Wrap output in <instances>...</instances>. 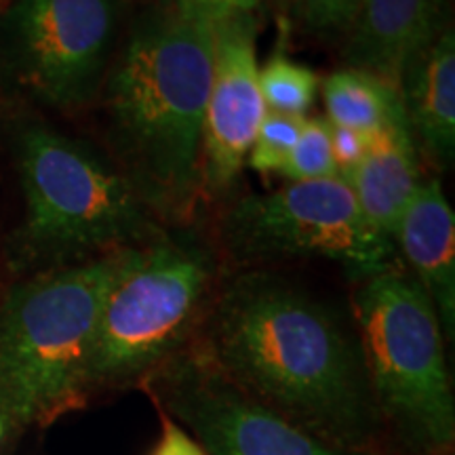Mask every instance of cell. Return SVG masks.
<instances>
[{"label": "cell", "mask_w": 455, "mask_h": 455, "mask_svg": "<svg viewBox=\"0 0 455 455\" xmlns=\"http://www.w3.org/2000/svg\"><path fill=\"white\" fill-rule=\"evenodd\" d=\"M190 346L315 439L348 455H388L355 325L291 278L224 272Z\"/></svg>", "instance_id": "cell-1"}, {"label": "cell", "mask_w": 455, "mask_h": 455, "mask_svg": "<svg viewBox=\"0 0 455 455\" xmlns=\"http://www.w3.org/2000/svg\"><path fill=\"white\" fill-rule=\"evenodd\" d=\"M213 78V26L173 3L123 34L98 100L108 156L163 224H192Z\"/></svg>", "instance_id": "cell-2"}, {"label": "cell", "mask_w": 455, "mask_h": 455, "mask_svg": "<svg viewBox=\"0 0 455 455\" xmlns=\"http://www.w3.org/2000/svg\"><path fill=\"white\" fill-rule=\"evenodd\" d=\"M13 161L24 218L7 261L26 278L138 247L164 226L106 152L41 121L17 124Z\"/></svg>", "instance_id": "cell-3"}, {"label": "cell", "mask_w": 455, "mask_h": 455, "mask_svg": "<svg viewBox=\"0 0 455 455\" xmlns=\"http://www.w3.org/2000/svg\"><path fill=\"white\" fill-rule=\"evenodd\" d=\"M131 249V247H129ZM127 249L41 272L0 299V419L47 426L89 401L95 327Z\"/></svg>", "instance_id": "cell-4"}, {"label": "cell", "mask_w": 455, "mask_h": 455, "mask_svg": "<svg viewBox=\"0 0 455 455\" xmlns=\"http://www.w3.org/2000/svg\"><path fill=\"white\" fill-rule=\"evenodd\" d=\"M192 224L164 226L127 249L101 306L89 358V396L140 388L195 339L224 268Z\"/></svg>", "instance_id": "cell-5"}, {"label": "cell", "mask_w": 455, "mask_h": 455, "mask_svg": "<svg viewBox=\"0 0 455 455\" xmlns=\"http://www.w3.org/2000/svg\"><path fill=\"white\" fill-rule=\"evenodd\" d=\"M352 325L388 455H451L445 333L422 284L396 261L356 278Z\"/></svg>", "instance_id": "cell-6"}, {"label": "cell", "mask_w": 455, "mask_h": 455, "mask_svg": "<svg viewBox=\"0 0 455 455\" xmlns=\"http://www.w3.org/2000/svg\"><path fill=\"white\" fill-rule=\"evenodd\" d=\"M221 259L241 268L287 258H323L363 278L395 264V243L363 218L348 181H287L226 204L215 230Z\"/></svg>", "instance_id": "cell-7"}, {"label": "cell", "mask_w": 455, "mask_h": 455, "mask_svg": "<svg viewBox=\"0 0 455 455\" xmlns=\"http://www.w3.org/2000/svg\"><path fill=\"white\" fill-rule=\"evenodd\" d=\"M131 0H13L0 13V74L38 104L83 110L98 100Z\"/></svg>", "instance_id": "cell-8"}, {"label": "cell", "mask_w": 455, "mask_h": 455, "mask_svg": "<svg viewBox=\"0 0 455 455\" xmlns=\"http://www.w3.org/2000/svg\"><path fill=\"white\" fill-rule=\"evenodd\" d=\"M140 388L207 455H348L261 405L192 346L169 358Z\"/></svg>", "instance_id": "cell-9"}, {"label": "cell", "mask_w": 455, "mask_h": 455, "mask_svg": "<svg viewBox=\"0 0 455 455\" xmlns=\"http://www.w3.org/2000/svg\"><path fill=\"white\" fill-rule=\"evenodd\" d=\"M258 36V13H238L213 26V78L198 169L201 203L230 196L268 112L259 89Z\"/></svg>", "instance_id": "cell-10"}, {"label": "cell", "mask_w": 455, "mask_h": 455, "mask_svg": "<svg viewBox=\"0 0 455 455\" xmlns=\"http://www.w3.org/2000/svg\"><path fill=\"white\" fill-rule=\"evenodd\" d=\"M449 26L447 0H361L341 41V61L398 89Z\"/></svg>", "instance_id": "cell-11"}, {"label": "cell", "mask_w": 455, "mask_h": 455, "mask_svg": "<svg viewBox=\"0 0 455 455\" xmlns=\"http://www.w3.org/2000/svg\"><path fill=\"white\" fill-rule=\"evenodd\" d=\"M395 249L422 284L443 333H455V215L441 180L419 184L395 232Z\"/></svg>", "instance_id": "cell-12"}, {"label": "cell", "mask_w": 455, "mask_h": 455, "mask_svg": "<svg viewBox=\"0 0 455 455\" xmlns=\"http://www.w3.org/2000/svg\"><path fill=\"white\" fill-rule=\"evenodd\" d=\"M363 218L378 235L395 243L403 213L418 192V148L407 116L396 118L371 135L369 148L348 180Z\"/></svg>", "instance_id": "cell-13"}, {"label": "cell", "mask_w": 455, "mask_h": 455, "mask_svg": "<svg viewBox=\"0 0 455 455\" xmlns=\"http://www.w3.org/2000/svg\"><path fill=\"white\" fill-rule=\"evenodd\" d=\"M401 100L415 148L439 169L455 161V32L449 26L401 81Z\"/></svg>", "instance_id": "cell-14"}, {"label": "cell", "mask_w": 455, "mask_h": 455, "mask_svg": "<svg viewBox=\"0 0 455 455\" xmlns=\"http://www.w3.org/2000/svg\"><path fill=\"white\" fill-rule=\"evenodd\" d=\"M327 123L373 135L386 124L405 116L401 91L382 78L355 68H339L321 83Z\"/></svg>", "instance_id": "cell-15"}, {"label": "cell", "mask_w": 455, "mask_h": 455, "mask_svg": "<svg viewBox=\"0 0 455 455\" xmlns=\"http://www.w3.org/2000/svg\"><path fill=\"white\" fill-rule=\"evenodd\" d=\"M259 89L268 112L308 118L321 91V78L312 68L276 49L266 64L259 66Z\"/></svg>", "instance_id": "cell-16"}, {"label": "cell", "mask_w": 455, "mask_h": 455, "mask_svg": "<svg viewBox=\"0 0 455 455\" xmlns=\"http://www.w3.org/2000/svg\"><path fill=\"white\" fill-rule=\"evenodd\" d=\"M281 175L287 181H312L338 175L331 155V124L325 116L306 118L298 144L284 163Z\"/></svg>", "instance_id": "cell-17"}, {"label": "cell", "mask_w": 455, "mask_h": 455, "mask_svg": "<svg viewBox=\"0 0 455 455\" xmlns=\"http://www.w3.org/2000/svg\"><path fill=\"white\" fill-rule=\"evenodd\" d=\"M306 118L266 112L247 155L249 167L258 173H281L289 155L298 144Z\"/></svg>", "instance_id": "cell-18"}, {"label": "cell", "mask_w": 455, "mask_h": 455, "mask_svg": "<svg viewBox=\"0 0 455 455\" xmlns=\"http://www.w3.org/2000/svg\"><path fill=\"white\" fill-rule=\"evenodd\" d=\"M361 0H295L293 20L310 36L344 41Z\"/></svg>", "instance_id": "cell-19"}, {"label": "cell", "mask_w": 455, "mask_h": 455, "mask_svg": "<svg viewBox=\"0 0 455 455\" xmlns=\"http://www.w3.org/2000/svg\"><path fill=\"white\" fill-rule=\"evenodd\" d=\"M266 0H173V4L188 17L215 26L226 17L238 13H258Z\"/></svg>", "instance_id": "cell-20"}, {"label": "cell", "mask_w": 455, "mask_h": 455, "mask_svg": "<svg viewBox=\"0 0 455 455\" xmlns=\"http://www.w3.org/2000/svg\"><path fill=\"white\" fill-rule=\"evenodd\" d=\"M369 141H371V135L361 133V131L331 127V155L335 169H338V178H350L352 171L365 156Z\"/></svg>", "instance_id": "cell-21"}, {"label": "cell", "mask_w": 455, "mask_h": 455, "mask_svg": "<svg viewBox=\"0 0 455 455\" xmlns=\"http://www.w3.org/2000/svg\"><path fill=\"white\" fill-rule=\"evenodd\" d=\"M156 411L161 418V439L150 455H207L180 424H175L161 409H156Z\"/></svg>", "instance_id": "cell-22"}, {"label": "cell", "mask_w": 455, "mask_h": 455, "mask_svg": "<svg viewBox=\"0 0 455 455\" xmlns=\"http://www.w3.org/2000/svg\"><path fill=\"white\" fill-rule=\"evenodd\" d=\"M266 3H272L275 7H278L281 11H293L295 0H266Z\"/></svg>", "instance_id": "cell-23"}, {"label": "cell", "mask_w": 455, "mask_h": 455, "mask_svg": "<svg viewBox=\"0 0 455 455\" xmlns=\"http://www.w3.org/2000/svg\"><path fill=\"white\" fill-rule=\"evenodd\" d=\"M141 7H156V4H169L173 0H138Z\"/></svg>", "instance_id": "cell-24"}, {"label": "cell", "mask_w": 455, "mask_h": 455, "mask_svg": "<svg viewBox=\"0 0 455 455\" xmlns=\"http://www.w3.org/2000/svg\"><path fill=\"white\" fill-rule=\"evenodd\" d=\"M11 3H13V0H0V13H3V11H4V9H7Z\"/></svg>", "instance_id": "cell-25"}, {"label": "cell", "mask_w": 455, "mask_h": 455, "mask_svg": "<svg viewBox=\"0 0 455 455\" xmlns=\"http://www.w3.org/2000/svg\"><path fill=\"white\" fill-rule=\"evenodd\" d=\"M7 435V428H4V424H3V419H0V439H3V436Z\"/></svg>", "instance_id": "cell-26"}]
</instances>
